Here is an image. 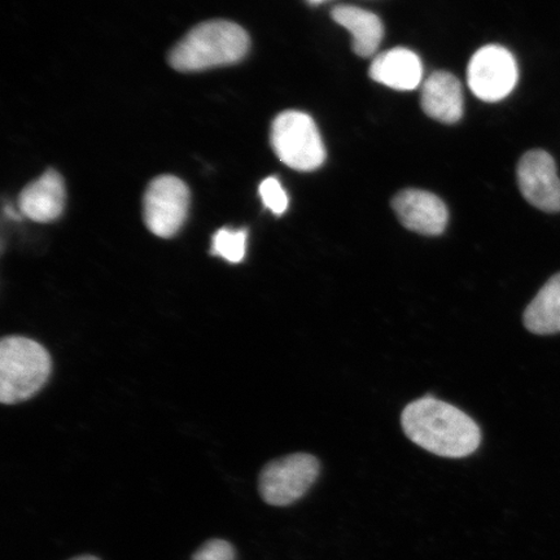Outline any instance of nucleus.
<instances>
[{"label": "nucleus", "mask_w": 560, "mask_h": 560, "mask_svg": "<svg viewBox=\"0 0 560 560\" xmlns=\"http://www.w3.org/2000/svg\"><path fill=\"white\" fill-rule=\"evenodd\" d=\"M236 552L233 544L222 538H212L200 546L191 560H235Z\"/></svg>", "instance_id": "obj_17"}, {"label": "nucleus", "mask_w": 560, "mask_h": 560, "mask_svg": "<svg viewBox=\"0 0 560 560\" xmlns=\"http://www.w3.org/2000/svg\"><path fill=\"white\" fill-rule=\"evenodd\" d=\"M370 77L390 89L416 90L422 82V61L408 48H394L376 56L370 67Z\"/></svg>", "instance_id": "obj_12"}, {"label": "nucleus", "mask_w": 560, "mask_h": 560, "mask_svg": "<svg viewBox=\"0 0 560 560\" xmlns=\"http://www.w3.org/2000/svg\"><path fill=\"white\" fill-rule=\"evenodd\" d=\"M524 326L536 335L560 332V272L532 300L524 313Z\"/></svg>", "instance_id": "obj_14"}, {"label": "nucleus", "mask_w": 560, "mask_h": 560, "mask_svg": "<svg viewBox=\"0 0 560 560\" xmlns=\"http://www.w3.org/2000/svg\"><path fill=\"white\" fill-rule=\"evenodd\" d=\"M69 560H101V558H97L95 556L85 555V556L75 557V558H72Z\"/></svg>", "instance_id": "obj_19"}, {"label": "nucleus", "mask_w": 560, "mask_h": 560, "mask_svg": "<svg viewBox=\"0 0 560 560\" xmlns=\"http://www.w3.org/2000/svg\"><path fill=\"white\" fill-rule=\"evenodd\" d=\"M190 208V190L173 175H161L147 188L143 217L152 234L170 240L185 225Z\"/></svg>", "instance_id": "obj_6"}, {"label": "nucleus", "mask_w": 560, "mask_h": 560, "mask_svg": "<svg viewBox=\"0 0 560 560\" xmlns=\"http://www.w3.org/2000/svg\"><path fill=\"white\" fill-rule=\"evenodd\" d=\"M52 361L39 342L10 336L0 342V401L30 400L50 380Z\"/></svg>", "instance_id": "obj_3"}, {"label": "nucleus", "mask_w": 560, "mask_h": 560, "mask_svg": "<svg viewBox=\"0 0 560 560\" xmlns=\"http://www.w3.org/2000/svg\"><path fill=\"white\" fill-rule=\"evenodd\" d=\"M260 195L265 207L277 215H282L289 208V196L277 178L269 177L262 180Z\"/></svg>", "instance_id": "obj_16"}, {"label": "nucleus", "mask_w": 560, "mask_h": 560, "mask_svg": "<svg viewBox=\"0 0 560 560\" xmlns=\"http://www.w3.org/2000/svg\"><path fill=\"white\" fill-rule=\"evenodd\" d=\"M65 207V180L55 171H47L20 194V213L34 222L47 223L58 220Z\"/></svg>", "instance_id": "obj_10"}, {"label": "nucleus", "mask_w": 560, "mask_h": 560, "mask_svg": "<svg viewBox=\"0 0 560 560\" xmlns=\"http://www.w3.org/2000/svg\"><path fill=\"white\" fill-rule=\"evenodd\" d=\"M248 231L245 229H221L212 240V255L223 258L231 264H240L247 252Z\"/></svg>", "instance_id": "obj_15"}, {"label": "nucleus", "mask_w": 560, "mask_h": 560, "mask_svg": "<svg viewBox=\"0 0 560 560\" xmlns=\"http://www.w3.org/2000/svg\"><path fill=\"white\" fill-rule=\"evenodd\" d=\"M516 173L517 184L529 205L544 212H560V179L556 161L548 152L534 150L525 153Z\"/></svg>", "instance_id": "obj_8"}, {"label": "nucleus", "mask_w": 560, "mask_h": 560, "mask_svg": "<svg viewBox=\"0 0 560 560\" xmlns=\"http://www.w3.org/2000/svg\"><path fill=\"white\" fill-rule=\"evenodd\" d=\"M271 144L283 164L299 172H313L324 165L326 150L317 125L299 110L280 114L271 126Z\"/></svg>", "instance_id": "obj_4"}, {"label": "nucleus", "mask_w": 560, "mask_h": 560, "mask_svg": "<svg viewBox=\"0 0 560 560\" xmlns=\"http://www.w3.org/2000/svg\"><path fill=\"white\" fill-rule=\"evenodd\" d=\"M320 472L319 460L312 454L296 453L271 460L258 478V492L264 502L285 508L303 499Z\"/></svg>", "instance_id": "obj_5"}, {"label": "nucleus", "mask_w": 560, "mask_h": 560, "mask_svg": "<svg viewBox=\"0 0 560 560\" xmlns=\"http://www.w3.org/2000/svg\"><path fill=\"white\" fill-rule=\"evenodd\" d=\"M422 108L425 115L443 124H455L464 115V94L452 73L436 72L422 88Z\"/></svg>", "instance_id": "obj_11"}, {"label": "nucleus", "mask_w": 560, "mask_h": 560, "mask_svg": "<svg viewBox=\"0 0 560 560\" xmlns=\"http://www.w3.org/2000/svg\"><path fill=\"white\" fill-rule=\"evenodd\" d=\"M401 424L412 443L439 457L464 458L478 451L481 443V432L474 419L433 397L406 406Z\"/></svg>", "instance_id": "obj_1"}, {"label": "nucleus", "mask_w": 560, "mask_h": 560, "mask_svg": "<svg viewBox=\"0 0 560 560\" xmlns=\"http://www.w3.org/2000/svg\"><path fill=\"white\" fill-rule=\"evenodd\" d=\"M249 50V37L242 26L214 20L200 24L175 46L171 66L179 72H200L215 67L235 65Z\"/></svg>", "instance_id": "obj_2"}, {"label": "nucleus", "mask_w": 560, "mask_h": 560, "mask_svg": "<svg viewBox=\"0 0 560 560\" xmlns=\"http://www.w3.org/2000/svg\"><path fill=\"white\" fill-rule=\"evenodd\" d=\"M4 212L7 215L10 217L11 220H20V214L15 212V210L12 209V207H5Z\"/></svg>", "instance_id": "obj_18"}, {"label": "nucleus", "mask_w": 560, "mask_h": 560, "mask_svg": "<svg viewBox=\"0 0 560 560\" xmlns=\"http://www.w3.org/2000/svg\"><path fill=\"white\" fill-rule=\"evenodd\" d=\"M468 86L480 101L505 100L517 82V66L506 48L490 45L472 56L467 70Z\"/></svg>", "instance_id": "obj_7"}, {"label": "nucleus", "mask_w": 560, "mask_h": 560, "mask_svg": "<svg viewBox=\"0 0 560 560\" xmlns=\"http://www.w3.org/2000/svg\"><path fill=\"white\" fill-rule=\"evenodd\" d=\"M311 3H320V2H325V0H310Z\"/></svg>", "instance_id": "obj_20"}, {"label": "nucleus", "mask_w": 560, "mask_h": 560, "mask_svg": "<svg viewBox=\"0 0 560 560\" xmlns=\"http://www.w3.org/2000/svg\"><path fill=\"white\" fill-rule=\"evenodd\" d=\"M331 16L352 34L353 50L361 58H369L380 48L384 30L381 19L374 13L354 5H339L334 9Z\"/></svg>", "instance_id": "obj_13"}, {"label": "nucleus", "mask_w": 560, "mask_h": 560, "mask_svg": "<svg viewBox=\"0 0 560 560\" xmlns=\"http://www.w3.org/2000/svg\"><path fill=\"white\" fill-rule=\"evenodd\" d=\"M398 220L415 233L438 236L444 233L450 213L443 200L422 190H405L392 201Z\"/></svg>", "instance_id": "obj_9"}]
</instances>
